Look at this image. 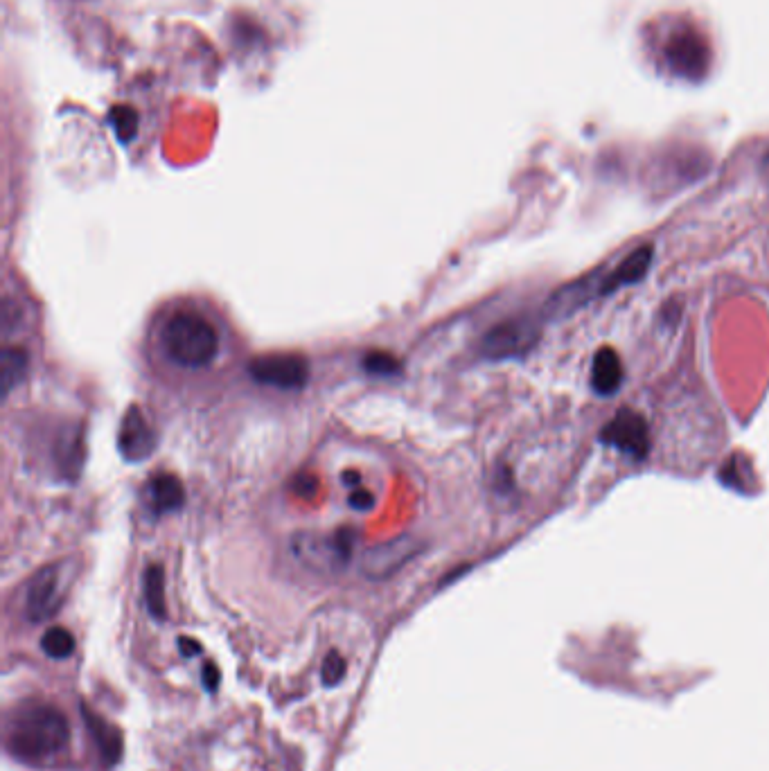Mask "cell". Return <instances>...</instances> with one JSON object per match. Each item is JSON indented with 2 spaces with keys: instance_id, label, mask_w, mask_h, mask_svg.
I'll return each instance as SVG.
<instances>
[{
  "instance_id": "obj_1",
  "label": "cell",
  "mask_w": 769,
  "mask_h": 771,
  "mask_svg": "<svg viewBox=\"0 0 769 771\" xmlns=\"http://www.w3.org/2000/svg\"><path fill=\"white\" fill-rule=\"evenodd\" d=\"M70 744L64 713L50 704H25L14 713L7 733L12 756L28 765H50Z\"/></svg>"
},
{
  "instance_id": "obj_2",
  "label": "cell",
  "mask_w": 769,
  "mask_h": 771,
  "mask_svg": "<svg viewBox=\"0 0 769 771\" xmlns=\"http://www.w3.org/2000/svg\"><path fill=\"white\" fill-rule=\"evenodd\" d=\"M163 348L176 366L197 370L215 361L219 336L208 318L194 312H179L165 325Z\"/></svg>"
},
{
  "instance_id": "obj_3",
  "label": "cell",
  "mask_w": 769,
  "mask_h": 771,
  "mask_svg": "<svg viewBox=\"0 0 769 771\" xmlns=\"http://www.w3.org/2000/svg\"><path fill=\"white\" fill-rule=\"evenodd\" d=\"M654 257V248L650 244L634 248V251L625 257L623 262H618L614 269L605 271L603 276H587L573 285L564 287L560 294H555V303L562 309V314L573 312V309L589 303L591 298H603L614 294V291L636 285L645 278V273L650 271Z\"/></svg>"
},
{
  "instance_id": "obj_4",
  "label": "cell",
  "mask_w": 769,
  "mask_h": 771,
  "mask_svg": "<svg viewBox=\"0 0 769 771\" xmlns=\"http://www.w3.org/2000/svg\"><path fill=\"white\" fill-rule=\"evenodd\" d=\"M355 542L357 535L350 528H339L334 533L300 530L291 537L289 551L307 571L318 575H337L348 569Z\"/></svg>"
},
{
  "instance_id": "obj_5",
  "label": "cell",
  "mask_w": 769,
  "mask_h": 771,
  "mask_svg": "<svg viewBox=\"0 0 769 771\" xmlns=\"http://www.w3.org/2000/svg\"><path fill=\"white\" fill-rule=\"evenodd\" d=\"M542 336V325L535 316H515L490 327L481 339L479 352L490 361L521 359L535 348Z\"/></svg>"
},
{
  "instance_id": "obj_6",
  "label": "cell",
  "mask_w": 769,
  "mask_h": 771,
  "mask_svg": "<svg viewBox=\"0 0 769 771\" xmlns=\"http://www.w3.org/2000/svg\"><path fill=\"white\" fill-rule=\"evenodd\" d=\"M422 551L424 544L415 535H397L384 544L368 548L359 562V573L370 582H384L400 573Z\"/></svg>"
},
{
  "instance_id": "obj_7",
  "label": "cell",
  "mask_w": 769,
  "mask_h": 771,
  "mask_svg": "<svg viewBox=\"0 0 769 771\" xmlns=\"http://www.w3.org/2000/svg\"><path fill=\"white\" fill-rule=\"evenodd\" d=\"M68 575L64 564H50L30 580L25 589V616L30 623H46L64 605Z\"/></svg>"
},
{
  "instance_id": "obj_8",
  "label": "cell",
  "mask_w": 769,
  "mask_h": 771,
  "mask_svg": "<svg viewBox=\"0 0 769 771\" xmlns=\"http://www.w3.org/2000/svg\"><path fill=\"white\" fill-rule=\"evenodd\" d=\"M598 440L605 447H612L632 460H645L650 454V427L641 413L632 409H621L603 429Z\"/></svg>"
},
{
  "instance_id": "obj_9",
  "label": "cell",
  "mask_w": 769,
  "mask_h": 771,
  "mask_svg": "<svg viewBox=\"0 0 769 771\" xmlns=\"http://www.w3.org/2000/svg\"><path fill=\"white\" fill-rule=\"evenodd\" d=\"M249 375L264 386L300 391L309 379V363L298 354H264L249 363Z\"/></svg>"
},
{
  "instance_id": "obj_10",
  "label": "cell",
  "mask_w": 769,
  "mask_h": 771,
  "mask_svg": "<svg viewBox=\"0 0 769 771\" xmlns=\"http://www.w3.org/2000/svg\"><path fill=\"white\" fill-rule=\"evenodd\" d=\"M118 449L120 454L129 463H138L145 460L156 449V433L149 427L145 415L140 413L136 406L125 413L122 418V427L118 433Z\"/></svg>"
},
{
  "instance_id": "obj_11",
  "label": "cell",
  "mask_w": 769,
  "mask_h": 771,
  "mask_svg": "<svg viewBox=\"0 0 769 771\" xmlns=\"http://www.w3.org/2000/svg\"><path fill=\"white\" fill-rule=\"evenodd\" d=\"M623 361L612 348H600L591 361V388L603 397H612L621 391L623 384Z\"/></svg>"
},
{
  "instance_id": "obj_12",
  "label": "cell",
  "mask_w": 769,
  "mask_h": 771,
  "mask_svg": "<svg viewBox=\"0 0 769 771\" xmlns=\"http://www.w3.org/2000/svg\"><path fill=\"white\" fill-rule=\"evenodd\" d=\"M147 503L154 514H167L183 508L185 490L179 478L172 474H156L147 483Z\"/></svg>"
},
{
  "instance_id": "obj_13",
  "label": "cell",
  "mask_w": 769,
  "mask_h": 771,
  "mask_svg": "<svg viewBox=\"0 0 769 771\" xmlns=\"http://www.w3.org/2000/svg\"><path fill=\"white\" fill-rule=\"evenodd\" d=\"M670 59L677 70H682L686 75L702 73L706 68V50L695 37H679L670 43Z\"/></svg>"
},
{
  "instance_id": "obj_14",
  "label": "cell",
  "mask_w": 769,
  "mask_h": 771,
  "mask_svg": "<svg viewBox=\"0 0 769 771\" xmlns=\"http://www.w3.org/2000/svg\"><path fill=\"white\" fill-rule=\"evenodd\" d=\"M28 366L30 359L23 348H5L0 354V386H3L5 397L28 375Z\"/></svg>"
},
{
  "instance_id": "obj_15",
  "label": "cell",
  "mask_w": 769,
  "mask_h": 771,
  "mask_svg": "<svg viewBox=\"0 0 769 771\" xmlns=\"http://www.w3.org/2000/svg\"><path fill=\"white\" fill-rule=\"evenodd\" d=\"M145 584V605L147 611L156 620L167 618V605H165V573L158 564H152L143 575Z\"/></svg>"
},
{
  "instance_id": "obj_16",
  "label": "cell",
  "mask_w": 769,
  "mask_h": 771,
  "mask_svg": "<svg viewBox=\"0 0 769 771\" xmlns=\"http://www.w3.org/2000/svg\"><path fill=\"white\" fill-rule=\"evenodd\" d=\"M41 650L46 652L50 659L64 661L68 657H73L75 636L70 634L66 627H50L48 632L41 636Z\"/></svg>"
},
{
  "instance_id": "obj_17",
  "label": "cell",
  "mask_w": 769,
  "mask_h": 771,
  "mask_svg": "<svg viewBox=\"0 0 769 771\" xmlns=\"http://www.w3.org/2000/svg\"><path fill=\"white\" fill-rule=\"evenodd\" d=\"M364 370L370 372V375L391 377L400 372V361L388 352H368L364 357Z\"/></svg>"
},
{
  "instance_id": "obj_18",
  "label": "cell",
  "mask_w": 769,
  "mask_h": 771,
  "mask_svg": "<svg viewBox=\"0 0 769 771\" xmlns=\"http://www.w3.org/2000/svg\"><path fill=\"white\" fill-rule=\"evenodd\" d=\"M346 677V661L339 652H330L323 661V670H321V679L325 686H337L339 681Z\"/></svg>"
},
{
  "instance_id": "obj_19",
  "label": "cell",
  "mask_w": 769,
  "mask_h": 771,
  "mask_svg": "<svg viewBox=\"0 0 769 771\" xmlns=\"http://www.w3.org/2000/svg\"><path fill=\"white\" fill-rule=\"evenodd\" d=\"M350 508H355L357 512H370L375 508V494L368 492L366 487H355L348 496Z\"/></svg>"
},
{
  "instance_id": "obj_20",
  "label": "cell",
  "mask_w": 769,
  "mask_h": 771,
  "mask_svg": "<svg viewBox=\"0 0 769 771\" xmlns=\"http://www.w3.org/2000/svg\"><path fill=\"white\" fill-rule=\"evenodd\" d=\"M316 478L314 476H298L294 481V492L298 496H314L316 494Z\"/></svg>"
},
{
  "instance_id": "obj_21",
  "label": "cell",
  "mask_w": 769,
  "mask_h": 771,
  "mask_svg": "<svg viewBox=\"0 0 769 771\" xmlns=\"http://www.w3.org/2000/svg\"><path fill=\"white\" fill-rule=\"evenodd\" d=\"M203 684H206L210 693L212 690H217V686H219V672L215 666H212V663H208V666L203 668Z\"/></svg>"
},
{
  "instance_id": "obj_22",
  "label": "cell",
  "mask_w": 769,
  "mask_h": 771,
  "mask_svg": "<svg viewBox=\"0 0 769 771\" xmlns=\"http://www.w3.org/2000/svg\"><path fill=\"white\" fill-rule=\"evenodd\" d=\"M179 648L185 657H194V654L201 652V645L194 643L192 638H179Z\"/></svg>"
},
{
  "instance_id": "obj_23",
  "label": "cell",
  "mask_w": 769,
  "mask_h": 771,
  "mask_svg": "<svg viewBox=\"0 0 769 771\" xmlns=\"http://www.w3.org/2000/svg\"><path fill=\"white\" fill-rule=\"evenodd\" d=\"M341 483H343V485H348V487H352V490H355V487L361 485V476H359L357 472H352V469H350V472H343V474H341Z\"/></svg>"
}]
</instances>
